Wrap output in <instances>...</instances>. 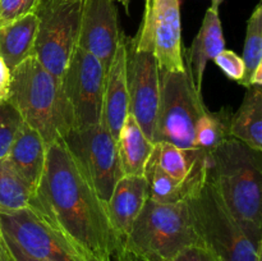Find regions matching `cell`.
<instances>
[{
  "instance_id": "e0dca14e",
  "label": "cell",
  "mask_w": 262,
  "mask_h": 261,
  "mask_svg": "<svg viewBox=\"0 0 262 261\" xmlns=\"http://www.w3.org/2000/svg\"><path fill=\"white\" fill-rule=\"evenodd\" d=\"M224 49L225 38L219 10L209 8L205 13L199 32L194 36L193 42L188 49V56H187L188 61L187 72L200 94H202V82H204L207 61L214 60L215 56Z\"/></svg>"
},
{
  "instance_id": "ffe728a7",
  "label": "cell",
  "mask_w": 262,
  "mask_h": 261,
  "mask_svg": "<svg viewBox=\"0 0 262 261\" xmlns=\"http://www.w3.org/2000/svg\"><path fill=\"white\" fill-rule=\"evenodd\" d=\"M229 135L253 150L262 151V89L247 87L237 113H233Z\"/></svg>"
},
{
  "instance_id": "6da1fadb",
  "label": "cell",
  "mask_w": 262,
  "mask_h": 261,
  "mask_svg": "<svg viewBox=\"0 0 262 261\" xmlns=\"http://www.w3.org/2000/svg\"><path fill=\"white\" fill-rule=\"evenodd\" d=\"M31 206L40 210L97 261H112L118 242L106 205L64 141L48 146L42 179Z\"/></svg>"
},
{
  "instance_id": "f1b7e54d",
  "label": "cell",
  "mask_w": 262,
  "mask_h": 261,
  "mask_svg": "<svg viewBox=\"0 0 262 261\" xmlns=\"http://www.w3.org/2000/svg\"><path fill=\"white\" fill-rule=\"evenodd\" d=\"M165 261H217L216 258L212 256V253L207 250L206 247H204L202 245H196L191 246V247L186 248L182 252H179L178 255H176L174 257L169 258Z\"/></svg>"
},
{
  "instance_id": "44dd1931",
  "label": "cell",
  "mask_w": 262,
  "mask_h": 261,
  "mask_svg": "<svg viewBox=\"0 0 262 261\" xmlns=\"http://www.w3.org/2000/svg\"><path fill=\"white\" fill-rule=\"evenodd\" d=\"M156 163L159 168L178 181L207 173V153L199 148H181L169 142L155 143Z\"/></svg>"
},
{
  "instance_id": "52a82bcc",
  "label": "cell",
  "mask_w": 262,
  "mask_h": 261,
  "mask_svg": "<svg viewBox=\"0 0 262 261\" xmlns=\"http://www.w3.org/2000/svg\"><path fill=\"white\" fill-rule=\"evenodd\" d=\"M83 0H41L33 56L60 79L78 48Z\"/></svg>"
},
{
  "instance_id": "603a6c76",
  "label": "cell",
  "mask_w": 262,
  "mask_h": 261,
  "mask_svg": "<svg viewBox=\"0 0 262 261\" xmlns=\"http://www.w3.org/2000/svg\"><path fill=\"white\" fill-rule=\"evenodd\" d=\"M233 113L227 107L211 112L206 109L199 118L194 130L196 148L210 153L230 138V120Z\"/></svg>"
},
{
  "instance_id": "7c38bea8",
  "label": "cell",
  "mask_w": 262,
  "mask_h": 261,
  "mask_svg": "<svg viewBox=\"0 0 262 261\" xmlns=\"http://www.w3.org/2000/svg\"><path fill=\"white\" fill-rule=\"evenodd\" d=\"M127 46V81L129 114L154 142L160 102V69L151 51L137 49L129 38Z\"/></svg>"
},
{
  "instance_id": "7402d4cb",
  "label": "cell",
  "mask_w": 262,
  "mask_h": 261,
  "mask_svg": "<svg viewBox=\"0 0 262 261\" xmlns=\"http://www.w3.org/2000/svg\"><path fill=\"white\" fill-rule=\"evenodd\" d=\"M37 23L35 13L0 28V56L10 71L33 55Z\"/></svg>"
},
{
  "instance_id": "3957f363",
  "label": "cell",
  "mask_w": 262,
  "mask_h": 261,
  "mask_svg": "<svg viewBox=\"0 0 262 261\" xmlns=\"http://www.w3.org/2000/svg\"><path fill=\"white\" fill-rule=\"evenodd\" d=\"M8 101L48 146L64 140L72 129L60 79L49 73L33 55L12 71Z\"/></svg>"
},
{
  "instance_id": "2e32d148",
  "label": "cell",
  "mask_w": 262,
  "mask_h": 261,
  "mask_svg": "<svg viewBox=\"0 0 262 261\" xmlns=\"http://www.w3.org/2000/svg\"><path fill=\"white\" fill-rule=\"evenodd\" d=\"M48 145L33 128L23 123L15 136L5 163L10 170L35 193L42 179Z\"/></svg>"
},
{
  "instance_id": "8992f818",
  "label": "cell",
  "mask_w": 262,
  "mask_h": 261,
  "mask_svg": "<svg viewBox=\"0 0 262 261\" xmlns=\"http://www.w3.org/2000/svg\"><path fill=\"white\" fill-rule=\"evenodd\" d=\"M188 72L160 71V102L154 142H169L181 148H196L194 130L206 110Z\"/></svg>"
},
{
  "instance_id": "cb8c5ba5",
  "label": "cell",
  "mask_w": 262,
  "mask_h": 261,
  "mask_svg": "<svg viewBox=\"0 0 262 261\" xmlns=\"http://www.w3.org/2000/svg\"><path fill=\"white\" fill-rule=\"evenodd\" d=\"M33 193L10 170L4 160H0V214H12L27 209L32 204Z\"/></svg>"
},
{
  "instance_id": "f546056e",
  "label": "cell",
  "mask_w": 262,
  "mask_h": 261,
  "mask_svg": "<svg viewBox=\"0 0 262 261\" xmlns=\"http://www.w3.org/2000/svg\"><path fill=\"white\" fill-rule=\"evenodd\" d=\"M10 82H12V71L8 68L4 59L0 56V102L9 100Z\"/></svg>"
},
{
  "instance_id": "277c9868",
  "label": "cell",
  "mask_w": 262,
  "mask_h": 261,
  "mask_svg": "<svg viewBox=\"0 0 262 261\" xmlns=\"http://www.w3.org/2000/svg\"><path fill=\"white\" fill-rule=\"evenodd\" d=\"M201 245L187 202L160 204L147 199L125 238L118 261H165Z\"/></svg>"
},
{
  "instance_id": "4316f807",
  "label": "cell",
  "mask_w": 262,
  "mask_h": 261,
  "mask_svg": "<svg viewBox=\"0 0 262 261\" xmlns=\"http://www.w3.org/2000/svg\"><path fill=\"white\" fill-rule=\"evenodd\" d=\"M41 0H0V28L35 14Z\"/></svg>"
},
{
  "instance_id": "836d02e7",
  "label": "cell",
  "mask_w": 262,
  "mask_h": 261,
  "mask_svg": "<svg viewBox=\"0 0 262 261\" xmlns=\"http://www.w3.org/2000/svg\"><path fill=\"white\" fill-rule=\"evenodd\" d=\"M224 2V0H211V9L214 10H219V7L222 5V3Z\"/></svg>"
},
{
  "instance_id": "484cf974",
  "label": "cell",
  "mask_w": 262,
  "mask_h": 261,
  "mask_svg": "<svg viewBox=\"0 0 262 261\" xmlns=\"http://www.w3.org/2000/svg\"><path fill=\"white\" fill-rule=\"evenodd\" d=\"M23 119L10 101L0 102V160H5Z\"/></svg>"
},
{
  "instance_id": "9a60e30c",
  "label": "cell",
  "mask_w": 262,
  "mask_h": 261,
  "mask_svg": "<svg viewBox=\"0 0 262 261\" xmlns=\"http://www.w3.org/2000/svg\"><path fill=\"white\" fill-rule=\"evenodd\" d=\"M127 36L122 32L110 67L105 77L101 122L117 141L125 118L129 114L127 81Z\"/></svg>"
},
{
  "instance_id": "d4e9b609",
  "label": "cell",
  "mask_w": 262,
  "mask_h": 261,
  "mask_svg": "<svg viewBox=\"0 0 262 261\" xmlns=\"http://www.w3.org/2000/svg\"><path fill=\"white\" fill-rule=\"evenodd\" d=\"M243 61H245V77L239 84L247 87L248 79L257 67L262 66V3L253 9L247 22L245 46H243Z\"/></svg>"
},
{
  "instance_id": "1f68e13d",
  "label": "cell",
  "mask_w": 262,
  "mask_h": 261,
  "mask_svg": "<svg viewBox=\"0 0 262 261\" xmlns=\"http://www.w3.org/2000/svg\"><path fill=\"white\" fill-rule=\"evenodd\" d=\"M0 261H15L12 252H10L9 247H8L7 243H5L2 229H0Z\"/></svg>"
},
{
  "instance_id": "d6986e66",
  "label": "cell",
  "mask_w": 262,
  "mask_h": 261,
  "mask_svg": "<svg viewBox=\"0 0 262 261\" xmlns=\"http://www.w3.org/2000/svg\"><path fill=\"white\" fill-rule=\"evenodd\" d=\"M117 148L123 176H143L155 142L148 140L135 118L128 114L118 135Z\"/></svg>"
},
{
  "instance_id": "4dcf8cb0",
  "label": "cell",
  "mask_w": 262,
  "mask_h": 261,
  "mask_svg": "<svg viewBox=\"0 0 262 261\" xmlns=\"http://www.w3.org/2000/svg\"><path fill=\"white\" fill-rule=\"evenodd\" d=\"M3 237H4L5 243H7V246L9 247L10 252H12L13 257H14L15 261H41V260H38V258H35V257H32V256L28 255V253H26L22 248L18 247V246L15 245L12 240H9L7 235L3 234Z\"/></svg>"
},
{
  "instance_id": "d590c367",
  "label": "cell",
  "mask_w": 262,
  "mask_h": 261,
  "mask_svg": "<svg viewBox=\"0 0 262 261\" xmlns=\"http://www.w3.org/2000/svg\"><path fill=\"white\" fill-rule=\"evenodd\" d=\"M148 2H150V0H146V4H147V3H148Z\"/></svg>"
},
{
  "instance_id": "8fae6325",
  "label": "cell",
  "mask_w": 262,
  "mask_h": 261,
  "mask_svg": "<svg viewBox=\"0 0 262 261\" xmlns=\"http://www.w3.org/2000/svg\"><path fill=\"white\" fill-rule=\"evenodd\" d=\"M141 50L151 51L160 71L183 72L186 64L182 41L179 0H150L137 35L129 38Z\"/></svg>"
},
{
  "instance_id": "ac0fdd59",
  "label": "cell",
  "mask_w": 262,
  "mask_h": 261,
  "mask_svg": "<svg viewBox=\"0 0 262 261\" xmlns=\"http://www.w3.org/2000/svg\"><path fill=\"white\" fill-rule=\"evenodd\" d=\"M155 150V148H154ZM145 178L147 181L148 200L160 204H179L187 202L206 182L207 173L192 177L187 181L171 178L159 168L155 154H151L145 169Z\"/></svg>"
},
{
  "instance_id": "e575fe53",
  "label": "cell",
  "mask_w": 262,
  "mask_h": 261,
  "mask_svg": "<svg viewBox=\"0 0 262 261\" xmlns=\"http://www.w3.org/2000/svg\"><path fill=\"white\" fill-rule=\"evenodd\" d=\"M257 261H262V256H261V257L260 258H258V260Z\"/></svg>"
},
{
  "instance_id": "30bf717a",
  "label": "cell",
  "mask_w": 262,
  "mask_h": 261,
  "mask_svg": "<svg viewBox=\"0 0 262 261\" xmlns=\"http://www.w3.org/2000/svg\"><path fill=\"white\" fill-rule=\"evenodd\" d=\"M63 141L96 193L106 204L115 183L123 177L117 141L106 125L100 120L92 127L72 129Z\"/></svg>"
},
{
  "instance_id": "ba28073f",
  "label": "cell",
  "mask_w": 262,
  "mask_h": 261,
  "mask_svg": "<svg viewBox=\"0 0 262 261\" xmlns=\"http://www.w3.org/2000/svg\"><path fill=\"white\" fill-rule=\"evenodd\" d=\"M0 229L26 253L41 261H97L33 206L0 214Z\"/></svg>"
},
{
  "instance_id": "4fadbf2b",
  "label": "cell",
  "mask_w": 262,
  "mask_h": 261,
  "mask_svg": "<svg viewBox=\"0 0 262 261\" xmlns=\"http://www.w3.org/2000/svg\"><path fill=\"white\" fill-rule=\"evenodd\" d=\"M122 31L117 5L113 0H83L78 48L110 67Z\"/></svg>"
},
{
  "instance_id": "5b68a950",
  "label": "cell",
  "mask_w": 262,
  "mask_h": 261,
  "mask_svg": "<svg viewBox=\"0 0 262 261\" xmlns=\"http://www.w3.org/2000/svg\"><path fill=\"white\" fill-rule=\"evenodd\" d=\"M200 242L217 261H257L258 246L246 233L209 178L187 201Z\"/></svg>"
},
{
  "instance_id": "5bb4252c",
  "label": "cell",
  "mask_w": 262,
  "mask_h": 261,
  "mask_svg": "<svg viewBox=\"0 0 262 261\" xmlns=\"http://www.w3.org/2000/svg\"><path fill=\"white\" fill-rule=\"evenodd\" d=\"M147 199L148 188L145 176H123L115 183L105 204L107 217L118 242V251L114 258L122 250L130 228Z\"/></svg>"
},
{
  "instance_id": "9c48e42d",
  "label": "cell",
  "mask_w": 262,
  "mask_h": 261,
  "mask_svg": "<svg viewBox=\"0 0 262 261\" xmlns=\"http://www.w3.org/2000/svg\"><path fill=\"white\" fill-rule=\"evenodd\" d=\"M105 77L104 66L91 54L77 48L60 78L72 129H83L100 123Z\"/></svg>"
},
{
  "instance_id": "7a4b0ae2",
  "label": "cell",
  "mask_w": 262,
  "mask_h": 261,
  "mask_svg": "<svg viewBox=\"0 0 262 261\" xmlns=\"http://www.w3.org/2000/svg\"><path fill=\"white\" fill-rule=\"evenodd\" d=\"M207 178L251 240L262 245V151L228 138L207 153Z\"/></svg>"
},
{
  "instance_id": "d6a6232c",
  "label": "cell",
  "mask_w": 262,
  "mask_h": 261,
  "mask_svg": "<svg viewBox=\"0 0 262 261\" xmlns=\"http://www.w3.org/2000/svg\"><path fill=\"white\" fill-rule=\"evenodd\" d=\"M113 2H118V3H120V4L123 5V7H124V9H125V13H127V14H129V3H130V0H113Z\"/></svg>"
},
{
  "instance_id": "83f0119b",
  "label": "cell",
  "mask_w": 262,
  "mask_h": 261,
  "mask_svg": "<svg viewBox=\"0 0 262 261\" xmlns=\"http://www.w3.org/2000/svg\"><path fill=\"white\" fill-rule=\"evenodd\" d=\"M214 61L228 78L237 82V83L242 82L246 71L242 56H239L234 51L224 49L215 56Z\"/></svg>"
}]
</instances>
